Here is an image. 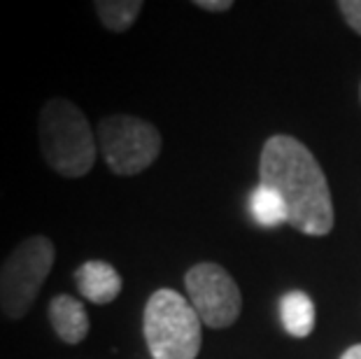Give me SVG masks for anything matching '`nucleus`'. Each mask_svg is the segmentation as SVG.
Returning a JSON list of instances; mask_svg holds the SVG:
<instances>
[{"mask_svg": "<svg viewBox=\"0 0 361 359\" xmlns=\"http://www.w3.org/2000/svg\"><path fill=\"white\" fill-rule=\"evenodd\" d=\"M259 185L275 189L289 212V224L305 236L334 229V201L326 175L301 140L273 135L261 150Z\"/></svg>", "mask_w": 361, "mask_h": 359, "instance_id": "f257e3e1", "label": "nucleus"}, {"mask_svg": "<svg viewBox=\"0 0 361 359\" xmlns=\"http://www.w3.org/2000/svg\"><path fill=\"white\" fill-rule=\"evenodd\" d=\"M37 140L44 164L61 178H84L96 164L98 140L78 105L68 98H49L37 114Z\"/></svg>", "mask_w": 361, "mask_h": 359, "instance_id": "f03ea898", "label": "nucleus"}, {"mask_svg": "<svg viewBox=\"0 0 361 359\" xmlns=\"http://www.w3.org/2000/svg\"><path fill=\"white\" fill-rule=\"evenodd\" d=\"M203 322L189 299L175 289H157L145 303L142 334L152 359H196Z\"/></svg>", "mask_w": 361, "mask_h": 359, "instance_id": "7ed1b4c3", "label": "nucleus"}, {"mask_svg": "<svg viewBox=\"0 0 361 359\" xmlns=\"http://www.w3.org/2000/svg\"><path fill=\"white\" fill-rule=\"evenodd\" d=\"M56 259L51 238L28 236L12 248L0 264V312L7 320H24L35 305Z\"/></svg>", "mask_w": 361, "mask_h": 359, "instance_id": "20e7f679", "label": "nucleus"}, {"mask_svg": "<svg viewBox=\"0 0 361 359\" xmlns=\"http://www.w3.org/2000/svg\"><path fill=\"white\" fill-rule=\"evenodd\" d=\"M98 147L107 168L130 178L147 171L161 154V133L152 121L133 114H107L98 121Z\"/></svg>", "mask_w": 361, "mask_h": 359, "instance_id": "39448f33", "label": "nucleus"}, {"mask_svg": "<svg viewBox=\"0 0 361 359\" xmlns=\"http://www.w3.org/2000/svg\"><path fill=\"white\" fill-rule=\"evenodd\" d=\"M184 287L189 303L210 329H226L240 317L243 294L224 266L212 262L191 266L184 276Z\"/></svg>", "mask_w": 361, "mask_h": 359, "instance_id": "423d86ee", "label": "nucleus"}, {"mask_svg": "<svg viewBox=\"0 0 361 359\" xmlns=\"http://www.w3.org/2000/svg\"><path fill=\"white\" fill-rule=\"evenodd\" d=\"M75 285L87 301L96 305L112 303L121 294V276L112 264L103 259H89L75 271Z\"/></svg>", "mask_w": 361, "mask_h": 359, "instance_id": "0eeeda50", "label": "nucleus"}, {"mask_svg": "<svg viewBox=\"0 0 361 359\" xmlns=\"http://www.w3.org/2000/svg\"><path fill=\"white\" fill-rule=\"evenodd\" d=\"M47 317L54 334L59 336L66 346H80L89 336V315L87 308L71 294H56L51 296L47 305Z\"/></svg>", "mask_w": 361, "mask_h": 359, "instance_id": "6e6552de", "label": "nucleus"}, {"mask_svg": "<svg viewBox=\"0 0 361 359\" xmlns=\"http://www.w3.org/2000/svg\"><path fill=\"white\" fill-rule=\"evenodd\" d=\"M282 324L294 339H308L314 329V305L305 292H289L282 296L280 303Z\"/></svg>", "mask_w": 361, "mask_h": 359, "instance_id": "1a4fd4ad", "label": "nucleus"}, {"mask_svg": "<svg viewBox=\"0 0 361 359\" xmlns=\"http://www.w3.org/2000/svg\"><path fill=\"white\" fill-rule=\"evenodd\" d=\"M142 0H98L94 3L96 17L110 33H126L140 17Z\"/></svg>", "mask_w": 361, "mask_h": 359, "instance_id": "9d476101", "label": "nucleus"}, {"mask_svg": "<svg viewBox=\"0 0 361 359\" xmlns=\"http://www.w3.org/2000/svg\"><path fill=\"white\" fill-rule=\"evenodd\" d=\"M250 210L261 226H280L289 221L287 205H284L282 196L271 187L259 185L250 196Z\"/></svg>", "mask_w": 361, "mask_h": 359, "instance_id": "9b49d317", "label": "nucleus"}, {"mask_svg": "<svg viewBox=\"0 0 361 359\" xmlns=\"http://www.w3.org/2000/svg\"><path fill=\"white\" fill-rule=\"evenodd\" d=\"M338 10H341L343 19L348 21L350 28L355 30L357 35H361V0H341Z\"/></svg>", "mask_w": 361, "mask_h": 359, "instance_id": "f8f14e48", "label": "nucleus"}, {"mask_svg": "<svg viewBox=\"0 0 361 359\" xmlns=\"http://www.w3.org/2000/svg\"><path fill=\"white\" fill-rule=\"evenodd\" d=\"M196 7H201L205 12H226L231 10V0H196Z\"/></svg>", "mask_w": 361, "mask_h": 359, "instance_id": "ddd939ff", "label": "nucleus"}, {"mask_svg": "<svg viewBox=\"0 0 361 359\" xmlns=\"http://www.w3.org/2000/svg\"><path fill=\"white\" fill-rule=\"evenodd\" d=\"M341 359H361V343H357V346L345 350V353L341 355Z\"/></svg>", "mask_w": 361, "mask_h": 359, "instance_id": "4468645a", "label": "nucleus"}]
</instances>
